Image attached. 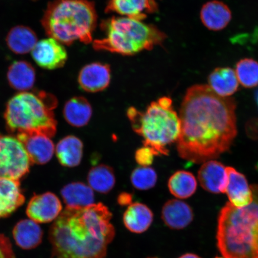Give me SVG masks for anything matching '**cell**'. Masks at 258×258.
Wrapping results in <instances>:
<instances>
[{
  "label": "cell",
  "instance_id": "23",
  "mask_svg": "<svg viewBox=\"0 0 258 258\" xmlns=\"http://www.w3.org/2000/svg\"><path fill=\"white\" fill-rule=\"evenodd\" d=\"M91 105L85 98L76 96L66 102L63 116L68 123L74 127H82L89 123L92 116Z\"/></svg>",
  "mask_w": 258,
  "mask_h": 258
},
{
  "label": "cell",
  "instance_id": "35",
  "mask_svg": "<svg viewBox=\"0 0 258 258\" xmlns=\"http://www.w3.org/2000/svg\"><path fill=\"white\" fill-rule=\"evenodd\" d=\"M179 258H202L198 255V254L191 253H187L182 254V256H180Z\"/></svg>",
  "mask_w": 258,
  "mask_h": 258
},
{
  "label": "cell",
  "instance_id": "21",
  "mask_svg": "<svg viewBox=\"0 0 258 258\" xmlns=\"http://www.w3.org/2000/svg\"><path fill=\"white\" fill-rule=\"evenodd\" d=\"M238 80L235 71L230 67H218L209 74V86L222 97H230L238 89Z\"/></svg>",
  "mask_w": 258,
  "mask_h": 258
},
{
  "label": "cell",
  "instance_id": "1",
  "mask_svg": "<svg viewBox=\"0 0 258 258\" xmlns=\"http://www.w3.org/2000/svg\"><path fill=\"white\" fill-rule=\"evenodd\" d=\"M237 104L206 85L190 87L179 111L177 150L182 159L201 164L230 149L237 135Z\"/></svg>",
  "mask_w": 258,
  "mask_h": 258
},
{
  "label": "cell",
  "instance_id": "17",
  "mask_svg": "<svg viewBox=\"0 0 258 258\" xmlns=\"http://www.w3.org/2000/svg\"><path fill=\"white\" fill-rule=\"evenodd\" d=\"M201 19L202 24L208 30L221 31L230 24L232 19V12L224 3L213 0L203 6Z\"/></svg>",
  "mask_w": 258,
  "mask_h": 258
},
{
  "label": "cell",
  "instance_id": "10",
  "mask_svg": "<svg viewBox=\"0 0 258 258\" xmlns=\"http://www.w3.org/2000/svg\"><path fill=\"white\" fill-rule=\"evenodd\" d=\"M62 212L60 201L50 192L32 197L27 208V214L37 223H48L56 220Z\"/></svg>",
  "mask_w": 258,
  "mask_h": 258
},
{
  "label": "cell",
  "instance_id": "20",
  "mask_svg": "<svg viewBox=\"0 0 258 258\" xmlns=\"http://www.w3.org/2000/svg\"><path fill=\"white\" fill-rule=\"evenodd\" d=\"M43 232L37 222L31 219H23L16 224L13 237L21 249L31 250L39 246L43 239Z\"/></svg>",
  "mask_w": 258,
  "mask_h": 258
},
{
  "label": "cell",
  "instance_id": "12",
  "mask_svg": "<svg viewBox=\"0 0 258 258\" xmlns=\"http://www.w3.org/2000/svg\"><path fill=\"white\" fill-rule=\"evenodd\" d=\"M111 68L109 64L93 62L81 70L78 77L80 88L87 92H101L108 88L111 82Z\"/></svg>",
  "mask_w": 258,
  "mask_h": 258
},
{
  "label": "cell",
  "instance_id": "16",
  "mask_svg": "<svg viewBox=\"0 0 258 258\" xmlns=\"http://www.w3.org/2000/svg\"><path fill=\"white\" fill-rule=\"evenodd\" d=\"M161 219L171 230H183L192 222L194 212L188 203L178 199H171L163 206Z\"/></svg>",
  "mask_w": 258,
  "mask_h": 258
},
{
  "label": "cell",
  "instance_id": "29",
  "mask_svg": "<svg viewBox=\"0 0 258 258\" xmlns=\"http://www.w3.org/2000/svg\"><path fill=\"white\" fill-rule=\"evenodd\" d=\"M235 74L238 82L245 88L258 86V62L251 58H244L235 66Z\"/></svg>",
  "mask_w": 258,
  "mask_h": 258
},
{
  "label": "cell",
  "instance_id": "31",
  "mask_svg": "<svg viewBox=\"0 0 258 258\" xmlns=\"http://www.w3.org/2000/svg\"><path fill=\"white\" fill-rule=\"evenodd\" d=\"M157 154L150 147L144 146L139 148L135 155V160L141 166H150L153 164Z\"/></svg>",
  "mask_w": 258,
  "mask_h": 258
},
{
  "label": "cell",
  "instance_id": "3",
  "mask_svg": "<svg viewBox=\"0 0 258 258\" xmlns=\"http://www.w3.org/2000/svg\"><path fill=\"white\" fill-rule=\"evenodd\" d=\"M250 187V205L237 208L228 202L219 212L217 247L225 258H258V184Z\"/></svg>",
  "mask_w": 258,
  "mask_h": 258
},
{
  "label": "cell",
  "instance_id": "18",
  "mask_svg": "<svg viewBox=\"0 0 258 258\" xmlns=\"http://www.w3.org/2000/svg\"><path fill=\"white\" fill-rule=\"evenodd\" d=\"M25 201L19 180L0 178V219L11 216Z\"/></svg>",
  "mask_w": 258,
  "mask_h": 258
},
{
  "label": "cell",
  "instance_id": "25",
  "mask_svg": "<svg viewBox=\"0 0 258 258\" xmlns=\"http://www.w3.org/2000/svg\"><path fill=\"white\" fill-rule=\"evenodd\" d=\"M55 150L57 160L63 166L74 167L82 161L83 144L79 138L69 135L58 143Z\"/></svg>",
  "mask_w": 258,
  "mask_h": 258
},
{
  "label": "cell",
  "instance_id": "22",
  "mask_svg": "<svg viewBox=\"0 0 258 258\" xmlns=\"http://www.w3.org/2000/svg\"><path fill=\"white\" fill-rule=\"evenodd\" d=\"M7 78L12 88L26 92L33 87L36 73L33 66L27 61H15L9 68Z\"/></svg>",
  "mask_w": 258,
  "mask_h": 258
},
{
  "label": "cell",
  "instance_id": "8",
  "mask_svg": "<svg viewBox=\"0 0 258 258\" xmlns=\"http://www.w3.org/2000/svg\"><path fill=\"white\" fill-rule=\"evenodd\" d=\"M31 163L17 138L0 134V178L19 180L29 172Z\"/></svg>",
  "mask_w": 258,
  "mask_h": 258
},
{
  "label": "cell",
  "instance_id": "27",
  "mask_svg": "<svg viewBox=\"0 0 258 258\" xmlns=\"http://www.w3.org/2000/svg\"><path fill=\"white\" fill-rule=\"evenodd\" d=\"M167 186L171 195L177 199H186L195 195L198 182L192 173L178 170L170 176Z\"/></svg>",
  "mask_w": 258,
  "mask_h": 258
},
{
  "label": "cell",
  "instance_id": "7",
  "mask_svg": "<svg viewBox=\"0 0 258 258\" xmlns=\"http://www.w3.org/2000/svg\"><path fill=\"white\" fill-rule=\"evenodd\" d=\"M101 28L104 37L93 41V48L125 56L153 49L166 38V34L156 26L124 16L106 19Z\"/></svg>",
  "mask_w": 258,
  "mask_h": 258
},
{
  "label": "cell",
  "instance_id": "37",
  "mask_svg": "<svg viewBox=\"0 0 258 258\" xmlns=\"http://www.w3.org/2000/svg\"><path fill=\"white\" fill-rule=\"evenodd\" d=\"M256 170H257V171L258 172V162H257V163L256 164Z\"/></svg>",
  "mask_w": 258,
  "mask_h": 258
},
{
  "label": "cell",
  "instance_id": "33",
  "mask_svg": "<svg viewBox=\"0 0 258 258\" xmlns=\"http://www.w3.org/2000/svg\"><path fill=\"white\" fill-rule=\"evenodd\" d=\"M246 131L248 136L253 139H258V120L253 119L247 124Z\"/></svg>",
  "mask_w": 258,
  "mask_h": 258
},
{
  "label": "cell",
  "instance_id": "15",
  "mask_svg": "<svg viewBox=\"0 0 258 258\" xmlns=\"http://www.w3.org/2000/svg\"><path fill=\"white\" fill-rule=\"evenodd\" d=\"M228 183L225 193L229 202L237 208L246 207L253 200V193L246 176L233 168L227 167Z\"/></svg>",
  "mask_w": 258,
  "mask_h": 258
},
{
  "label": "cell",
  "instance_id": "4",
  "mask_svg": "<svg viewBox=\"0 0 258 258\" xmlns=\"http://www.w3.org/2000/svg\"><path fill=\"white\" fill-rule=\"evenodd\" d=\"M98 21L90 0H54L47 5L41 19L45 32L67 46L76 41L89 44Z\"/></svg>",
  "mask_w": 258,
  "mask_h": 258
},
{
  "label": "cell",
  "instance_id": "5",
  "mask_svg": "<svg viewBox=\"0 0 258 258\" xmlns=\"http://www.w3.org/2000/svg\"><path fill=\"white\" fill-rule=\"evenodd\" d=\"M127 115L135 133L144 139V146L151 148L157 156L169 154L167 147L177 142L180 134L179 116L169 97L151 102L144 112L130 107Z\"/></svg>",
  "mask_w": 258,
  "mask_h": 258
},
{
  "label": "cell",
  "instance_id": "34",
  "mask_svg": "<svg viewBox=\"0 0 258 258\" xmlns=\"http://www.w3.org/2000/svg\"><path fill=\"white\" fill-rule=\"evenodd\" d=\"M133 201V196L131 194L127 192H122L118 195L117 198V203L119 205L124 207V206H128L132 204Z\"/></svg>",
  "mask_w": 258,
  "mask_h": 258
},
{
  "label": "cell",
  "instance_id": "30",
  "mask_svg": "<svg viewBox=\"0 0 258 258\" xmlns=\"http://www.w3.org/2000/svg\"><path fill=\"white\" fill-rule=\"evenodd\" d=\"M157 174L149 166H141L134 170L131 175V181L135 188L147 191L156 186Z\"/></svg>",
  "mask_w": 258,
  "mask_h": 258
},
{
  "label": "cell",
  "instance_id": "26",
  "mask_svg": "<svg viewBox=\"0 0 258 258\" xmlns=\"http://www.w3.org/2000/svg\"><path fill=\"white\" fill-rule=\"evenodd\" d=\"M61 195L67 207L85 208L95 203L93 190L83 182L69 183L61 190Z\"/></svg>",
  "mask_w": 258,
  "mask_h": 258
},
{
  "label": "cell",
  "instance_id": "19",
  "mask_svg": "<svg viewBox=\"0 0 258 258\" xmlns=\"http://www.w3.org/2000/svg\"><path fill=\"white\" fill-rule=\"evenodd\" d=\"M154 221L151 209L144 203H132L127 206L122 216L125 228L132 233L143 234L147 231Z\"/></svg>",
  "mask_w": 258,
  "mask_h": 258
},
{
  "label": "cell",
  "instance_id": "2",
  "mask_svg": "<svg viewBox=\"0 0 258 258\" xmlns=\"http://www.w3.org/2000/svg\"><path fill=\"white\" fill-rule=\"evenodd\" d=\"M112 214L102 203L66 207L49 230L53 258H105L114 239Z\"/></svg>",
  "mask_w": 258,
  "mask_h": 258
},
{
  "label": "cell",
  "instance_id": "36",
  "mask_svg": "<svg viewBox=\"0 0 258 258\" xmlns=\"http://www.w3.org/2000/svg\"><path fill=\"white\" fill-rule=\"evenodd\" d=\"M254 98H255V101L258 108V90L256 92L255 95H254Z\"/></svg>",
  "mask_w": 258,
  "mask_h": 258
},
{
  "label": "cell",
  "instance_id": "13",
  "mask_svg": "<svg viewBox=\"0 0 258 258\" xmlns=\"http://www.w3.org/2000/svg\"><path fill=\"white\" fill-rule=\"evenodd\" d=\"M200 184L205 191L213 194L225 193L228 183L226 167L219 161L203 163L198 172Z\"/></svg>",
  "mask_w": 258,
  "mask_h": 258
},
{
  "label": "cell",
  "instance_id": "32",
  "mask_svg": "<svg viewBox=\"0 0 258 258\" xmlns=\"http://www.w3.org/2000/svg\"><path fill=\"white\" fill-rule=\"evenodd\" d=\"M0 258H15L11 241L3 234H0Z\"/></svg>",
  "mask_w": 258,
  "mask_h": 258
},
{
  "label": "cell",
  "instance_id": "24",
  "mask_svg": "<svg viewBox=\"0 0 258 258\" xmlns=\"http://www.w3.org/2000/svg\"><path fill=\"white\" fill-rule=\"evenodd\" d=\"M9 49L18 54L30 52L37 43V37L31 28L24 25L12 28L6 38Z\"/></svg>",
  "mask_w": 258,
  "mask_h": 258
},
{
  "label": "cell",
  "instance_id": "11",
  "mask_svg": "<svg viewBox=\"0 0 258 258\" xmlns=\"http://www.w3.org/2000/svg\"><path fill=\"white\" fill-rule=\"evenodd\" d=\"M24 145L31 163L46 164L54 153V145L50 137L38 133H25L16 135Z\"/></svg>",
  "mask_w": 258,
  "mask_h": 258
},
{
  "label": "cell",
  "instance_id": "6",
  "mask_svg": "<svg viewBox=\"0 0 258 258\" xmlns=\"http://www.w3.org/2000/svg\"><path fill=\"white\" fill-rule=\"evenodd\" d=\"M57 99L44 92L18 93L9 100L5 118L12 134L38 133L51 138L56 134L57 122L53 109Z\"/></svg>",
  "mask_w": 258,
  "mask_h": 258
},
{
  "label": "cell",
  "instance_id": "9",
  "mask_svg": "<svg viewBox=\"0 0 258 258\" xmlns=\"http://www.w3.org/2000/svg\"><path fill=\"white\" fill-rule=\"evenodd\" d=\"M31 55L38 66L48 70L62 68L68 59L63 44L53 38L37 42L31 51Z\"/></svg>",
  "mask_w": 258,
  "mask_h": 258
},
{
  "label": "cell",
  "instance_id": "14",
  "mask_svg": "<svg viewBox=\"0 0 258 258\" xmlns=\"http://www.w3.org/2000/svg\"><path fill=\"white\" fill-rule=\"evenodd\" d=\"M157 11L156 0H109L105 9L106 13H115L140 21Z\"/></svg>",
  "mask_w": 258,
  "mask_h": 258
},
{
  "label": "cell",
  "instance_id": "28",
  "mask_svg": "<svg viewBox=\"0 0 258 258\" xmlns=\"http://www.w3.org/2000/svg\"><path fill=\"white\" fill-rule=\"evenodd\" d=\"M88 184L93 191L108 194L114 188L116 179L114 171L106 164L92 167L88 175Z\"/></svg>",
  "mask_w": 258,
  "mask_h": 258
},
{
  "label": "cell",
  "instance_id": "39",
  "mask_svg": "<svg viewBox=\"0 0 258 258\" xmlns=\"http://www.w3.org/2000/svg\"><path fill=\"white\" fill-rule=\"evenodd\" d=\"M148 258H159V257H148Z\"/></svg>",
  "mask_w": 258,
  "mask_h": 258
},
{
  "label": "cell",
  "instance_id": "38",
  "mask_svg": "<svg viewBox=\"0 0 258 258\" xmlns=\"http://www.w3.org/2000/svg\"><path fill=\"white\" fill-rule=\"evenodd\" d=\"M215 258H225L224 257L216 256Z\"/></svg>",
  "mask_w": 258,
  "mask_h": 258
}]
</instances>
